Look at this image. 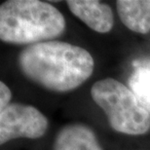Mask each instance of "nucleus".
Returning <instances> with one entry per match:
<instances>
[{
    "instance_id": "nucleus-1",
    "label": "nucleus",
    "mask_w": 150,
    "mask_h": 150,
    "mask_svg": "<svg viewBox=\"0 0 150 150\" xmlns=\"http://www.w3.org/2000/svg\"><path fill=\"white\" fill-rule=\"evenodd\" d=\"M25 76L52 92H70L91 77L92 55L82 47L62 41H46L25 48L18 57Z\"/></svg>"
},
{
    "instance_id": "nucleus-2",
    "label": "nucleus",
    "mask_w": 150,
    "mask_h": 150,
    "mask_svg": "<svg viewBox=\"0 0 150 150\" xmlns=\"http://www.w3.org/2000/svg\"><path fill=\"white\" fill-rule=\"evenodd\" d=\"M67 28L55 6L39 0H8L0 6V39L15 45L52 41Z\"/></svg>"
},
{
    "instance_id": "nucleus-3",
    "label": "nucleus",
    "mask_w": 150,
    "mask_h": 150,
    "mask_svg": "<svg viewBox=\"0 0 150 150\" xmlns=\"http://www.w3.org/2000/svg\"><path fill=\"white\" fill-rule=\"evenodd\" d=\"M91 96L103 110L109 125L118 133L139 136L150 129V113L130 88L113 78H105L92 86Z\"/></svg>"
},
{
    "instance_id": "nucleus-4",
    "label": "nucleus",
    "mask_w": 150,
    "mask_h": 150,
    "mask_svg": "<svg viewBox=\"0 0 150 150\" xmlns=\"http://www.w3.org/2000/svg\"><path fill=\"white\" fill-rule=\"evenodd\" d=\"M49 127L47 117L34 106L11 103L0 111V144L16 139H40Z\"/></svg>"
},
{
    "instance_id": "nucleus-5",
    "label": "nucleus",
    "mask_w": 150,
    "mask_h": 150,
    "mask_svg": "<svg viewBox=\"0 0 150 150\" xmlns=\"http://www.w3.org/2000/svg\"><path fill=\"white\" fill-rule=\"evenodd\" d=\"M67 4L75 17L98 33H107L112 29L114 16L109 5L97 0H68Z\"/></svg>"
},
{
    "instance_id": "nucleus-6",
    "label": "nucleus",
    "mask_w": 150,
    "mask_h": 150,
    "mask_svg": "<svg viewBox=\"0 0 150 150\" xmlns=\"http://www.w3.org/2000/svg\"><path fill=\"white\" fill-rule=\"evenodd\" d=\"M54 150H103L95 132L84 124L64 126L56 136Z\"/></svg>"
},
{
    "instance_id": "nucleus-7",
    "label": "nucleus",
    "mask_w": 150,
    "mask_h": 150,
    "mask_svg": "<svg viewBox=\"0 0 150 150\" xmlns=\"http://www.w3.org/2000/svg\"><path fill=\"white\" fill-rule=\"evenodd\" d=\"M117 12L130 30L140 34L150 32V0H118Z\"/></svg>"
},
{
    "instance_id": "nucleus-8",
    "label": "nucleus",
    "mask_w": 150,
    "mask_h": 150,
    "mask_svg": "<svg viewBox=\"0 0 150 150\" xmlns=\"http://www.w3.org/2000/svg\"><path fill=\"white\" fill-rule=\"evenodd\" d=\"M129 88L150 113V68L137 67L129 79Z\"/></svg>"
},
{
    "instance_id": "nucleus-9",
    "label": "nucleus",
    "mask_w": 150,
    "mask_h": 150,
    "mask_svg": "<svg viewBox=\"0 0 150 150\" xmlns=\"http://www.w3.org/2000/svg\"><path fill=\"white\" fill-rule=\"evenodd\" d=\"M12 100V93L4 82H0V111L6 108Z\"/></svg>"
}]
</instances>
